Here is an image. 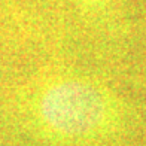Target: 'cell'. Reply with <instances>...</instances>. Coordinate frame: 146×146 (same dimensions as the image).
<instances>
[{"label":"cell","mask_w":146,"mask_h":146,"mask_svg":"<svg viewBox=\"0 0 146 146\" xmlns=\"http://www.w3.org/2000/svg\"><path fill=\"white\" fill-rule=\"evenodd\" d=\"M35 113L46 131L61 137H79L100 127L106 103L102 92L87 82L57 79L37 91Z\"/></svg>","instance_id":"obj_1"}]
</instances>
